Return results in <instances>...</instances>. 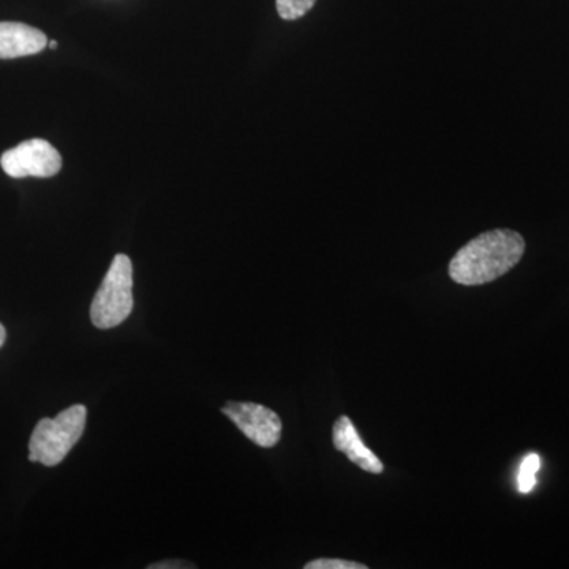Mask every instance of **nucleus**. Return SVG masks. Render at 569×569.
Wrapping results in <instances>:
<instances>
[{
    "mask_svg": "<svg viewBox=\"0 0 569 569\" xmlns=\"http://www.w3.org/2000/svg\"><path fill=\"white\" fill-rule=\"evenodd\" d=\"M0 164L10 178H52L61 171L62 157L50 142L36 138L3 152Z\"/></svg>",
    "mask_w": 569,
    "mask_h": 569,
    "instance_id": "nucleus-4",
    "label": "nucleus"
},
{
    "mask_svg": "<svg viewBox=\"0 0 569 569\" xmlns=\"http://www.w3.org/2000/svg\"><path fill=\"white\" fill-rule=\"evenodd\" d=\"M149 569H168V568H193L192 565L183 563V561H162L159 565H149Z\"/></svg>",
    "mask_w": 569,
    "mask_h": 569,
    "instance_id": "nucleus-11",
    "label": "nucleus"
},
{
    "mask_svg": "<svg viewBox=\"0 0 569 569\" xmlns=\"http://www.w3.org/2000/svg\"><path fill=\"white\" fill-rule=\"evenodd\" d=\"M222 413L258 447L274 448L279 443L282 421L271 408L253 402H228Z\"/></svg>",
    "mask_w": 569,
    "mask_h": 569,
    "instance_id": "nucleus-5",
    "label": "nucleus"
},
{
    "mask_svg": "<svg viewBox=\"0 0 569 569\" xmlns=\"http://www.w3.org/2000/svg\"><path fill=\"white\" fill-rule=\"evenodd\" d=\"M332 441H335L337 451L343 452L355 466L372 475L383 473V462L366 447L350 418L337 419L335 429H332Z\"/></svg>",
    "mask_w": 569,
    "mask_h": 569,
    "instance_id": "nucleus-6",
    "label": "nucleus"
},
{
    "mask_svg": "<svg viewBox=\"0 0 569 569\" xmlns=\"http://www.w3.org/2000/svg\"><path fill=\"white\" fill-rule=\"evenodd\" d=\"M47 47V36L39 29L22 22H0V59L39 54Z\"/></svg>",
    "mask_w": 569,
    "mask_h": 569,
    "instance_id": "nucleus-7",
    "label": "nucleus"
},
{
    "mask_svg": "<svg viewBox=\"0 0 569 569\" xmlns=\"http://www.w3.org/2000/svg\"><path fill=\"white\" fill-rule=\"evenodd\" d=\"M317 0H276L277 13L284 21H295L306 17Z\"/></svg>",
    "mask_w": 569,
    "mask_h": 569,
    "instance_id": "nucleus-9",
    "label": "nucleus"
},
{
    "mask_svg": "<svg viewBox=\"0 0 569 569\" xmlns=\"http://www.w3.org/2000/svg\"><path fill=\"white\" fill-rule=\"evenodd\" d=\"M133 310V266L127 254H116L99 291L93 296L91 320L99 329L123 323Z\"/></svg>",
    "mask_w": 569,
    "mask_h": 569,
    "instance_id": "nucleus-3",
    "label": "nucleus"
},
{
    "mask_svg": "<svg viewBox=\"0 0 569 569\" xmlns=\"http://www.w3.org/2000/svg\"><path fill=\"white\" fill-rule=\"evenodd\" d=\"M88 408L71 406L56 418L41 419L29 441V460L56 467L80 441L86 429Z\"/></svg>",
    "mask_w": 569,
    "mask_h": 569,
    "instance_id": "nucleus-2",
    "label": "nucleus"
},
{
    "mask_svg": "<svg viewBox=\"0 0 569 569\" xmlns=\"http://www.w3.org/2000/svg\"><path fill=\"white\" fill-rule=\"evenodd\" d=\"M539 467H541V459H539V456L535 455V452L526 456V459L522 460V466L519 468L518 477L520 492L529 493L533 490L535 486H537V473Z\"/></svg>",
    "mask_w": 569,
    "mask_h": 569,
    "instance_id": "nucleus-8",
    "label": "nucleus"
},
{
    "mask_svg": "<svg viewBox=\"0 0 569 569\" xmlns=\"http://www.w3.org/2000/svg\"><path fill=\"white\" fill-rule=\"evenodd\" d=\"M306 569H367L366 565L340 559H318L307 563Z\"/></svg>",
    "mask_w": 569,
    "mask_h": 569,
    "instance_id": "nucleus-10",
    "label": "nucleus"
},
{
    "mask_svg": "<svg viewBox=\"0 0 569 569\" xmlns=\"http://www.w3.org/2000/svg\"><path fill=\"white\" fill-rule=\"evenodd\" d=\"M526 241L512 230L479 234L452 257L449 277L456 283L477 287L507 274L522 260Z\"/></svg>",
    "mask_w": 569,
    "mask_h": 569,
    "instance_id": "nucleus-1",
    "label": "nucleus"
},
{
    "mask_svg": "<svg viewBox=\"0 0 569 569\" xmlns=\"http://www.w3.org/2000/svg\"><path fill=\"white\" fill-rule=\"evenodd\" d=\"M6 339H7L6 328H3L2 325H0V347L3 346V342H6Z\"/></svg>",
    "mask_w": 569,
    "mask_h": 569,
    "instance_id": "nucleus-12",
    "label": "nucleus"
},
{
    "mask_svg": "<svg viewBox=\"0 0 569 569\" xmlns=\"http://www.w3.org/2000/svg\"><path fill=\"white\" fill-rule=\"evenodd\" d=\"M48 47H50L51 50H56V48H58V41H56V40L48 41Z\"/></svg>",
    "mask_w": 569,
    "mask_h": 569,
    "instance_id": "nucleus-13",
    "label": "nucleus"
}]
</instances>
